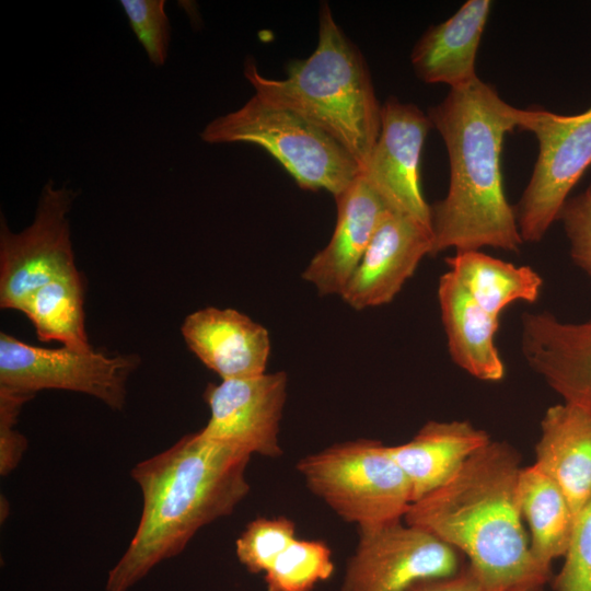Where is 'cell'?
<instances>
[{"label":"cell","mask_w":591,"mask_h":591,"mask_svg":"<svg viewBox=\"0 0 591 591\" xmlns=\"http://www.w3.org/2000/svg\"><path fill=\"white\" fill-rule=\"evenodd\" d=\"M251 456L198 431L137 463L131 476L142 511L105 591H129L158 564L181 554L198 530L231 514L250 491Z\"/></svg>","instance_id":"cell-1"},{"label":"cell","mask_w":591,"mask_h":591,"mask_svg":"<svg viewBox=\"0 0 591 591\" xmlns=\"http://www.w3.org/2000/svg\"><path fill=\"white\" fill-rule=\"evenodd\" d=\"M427 115L450 161L448 194L430 206L431 255L486 246L519 252L523 240L505 194L500 160L505 135L518 127L515 107L477 79L450 89Z\"/></svg>","instance_id":"cell-2"},{"label":"cell","mask_w":591,"mask_h":591,"mask_svg":"<svg viewBox=\"0 0 591 591\" xmlns=\"http://www.w3.org/2000/svg\"><path fill=\"white\" fill-rule=\"evenodd\" d=\"M520 455L490 441L442 486L414 501L404 517L463 553L485 591L545 586L551 571L530 549L518 496Z\"/></svg>","instance_id":"cell-3"},{"label":"cell","mask_w":591,"mask_h":591,"mask_svg":"<svg viewBox=\"0 0 591 591\" xmlns=\"http://www.w3.org/2000/svg\"><path fill=\"white\" fill-rule=\"evenodd\" d=\"M244 77L255 93L315 124L366 166L381 128V106L366 60L337 24L329 4L318 13L314 51L291 61L285 79L263 76L252 58Z\"/></svg>","instance_id":"cell-4"},{"label":"cell","mask_w":591,"mask_h":591,"mask_svg":"<svg viewBox=\"0 0 591 591\" xmlns=\"http://www.w3.org/2000/svg\"><path fill=\"white\" fill-rule=\"evenodd\" d=\"M207 143L246 142L265 149L304 190L334 197L361 172L359 164L328 134L299 113L254 95L239 109L209 121L200 132Z\"/></svg>","instance_id":"cell-5"},{"label":"cell","mask_w":591,"mask_h":591,"mask_svg":"<svg viewBox=\"0 0 591 591\" xmlns=\"http://www.w3.org/2000/svg\"><path fill=\"white\" fill-rule=\"evenodd\" d=\"M297 470L315 496L358 528L403 520L413 503L405 473L376 440L329 445L302 457Z\"/></svg>","instance_id":"cell-6"},{"label":"cell","mask_w":591,"mask_h":591,"mask_svg":"<svg viewBox=\"0 0 591 591\" xmlns=\"http://www.w3.org/2000/svg\"><path fill=\"white\" fill-rule=\"evenodd\" d=\"M518 127L538 141L532 176L514 208L523 242H540L591 165V106L576 115L515 108Z\"/></svg>","instance_id":"cell-7"},{"label":"cell","mask_w":591,"mask_h":591,"mask_svg":"<svg viewBox=\"0 0 591 591\" xmlns=\"http://www.w3.org/2000/svg\"><path fill=\"white\" fill-rule=\"evenodd\" d=\"M139 364L137 355L106 356L90 349L28 345L0 333V389L34 396L43 390H65L93 396L123 409L127 381Z\"/></svg>","instance_id":"cell-8"},{"label":"cell","mask_w":591,"mask_h":591,"mask_svg":"<svg viewBox=\"0 0 591 591\" xmlns=\"http://www.w3.org/2000/svg\"><path fill=\"white\" fill-rule=\"evenodd\" d=\"M76 193L49 181L42 189L34 221L12 232L0 221V306L20 311L25 300L51 280L77 271L68 215Z\"/></svg>","instance_id":"cell-9"},{"label":"cell","mask_w":591,"mask_h":591,"mask_svg":"<svg viewBox=\"0 0 591 591\" xmlns=\"http://www.w3.org/2000/svg\"><path fill=\"white\" fill-rule=\"evenodd\" d=\"M359 529L340 591H405L422 580L457 573L459 552L403 520Z\"/></svg>","instance_id":"cell-10"},{"label":"cell","mask_w":591,"mask_h":591,"mask_svg":"<svg viewBox=\"0 0 591 591\" xmlns=\"http://www.w3.org/2000/svg\"><path fill=\"white\" fill-rule=\"evenodd\" d=\"M287 389L288 375L283 371L210 383L204 393L210 418L200 432L250 455L280 456L279 431Z\"/></svg>","instance_id":"cell-11"},{"label":"cell","mask_w":591,"mask_h":591,"mask_svg":"<svg viewBox=\"0 0 591 591\" xmlns=\"http://www.w3.org/2000/svg\"><path fill=\"white\" fill-rule=\"evenodd\" d=\"M432 124L419 107L389 97L381 106V128L361 173L394 210L431 227L430 206L420 185L421 150Z\"/></svg>","instance_id":"cell-12"},{"label":"cell","mask_w":591,"mask_h":591,"mask_svg":"<svg viewBox=\"0 0 591 591\" xmlns=\"http://www.w3.org/2000/svg\"><path fill=\"white\" fill-rule=\"evenodd\" d=\"M431 227L393 210L382 221L340 298L355 310L387 304L431 255Z\"/></svg>","instance_id":"cell-13"},{"label":"cell","mask_w":591,"mask_h":591,"mask_svg":"<svg viewBox=\"0 0 591 591\" xmlns=\"http://www.w3.org/2000/svg\"><path fill=\"white\" fill-rule=\"evenodd\" d=\"M521 350L529 367L563 402L591 415V320L569 323L545 311L524 313Z\"/></svg>","instance_id":"cell-14"},{"label":"cell","mask_w":591,"mask_h":591,"mask_svg":"<svg viewBox=\"0 0 591 591\" xmlns=\"http://www.w3.org/2000/svg\"><path fill=\"white\" fill-rule=\"evenodd\" d=\"M334 198L332 237L311 258L302 278L320 296L340 297L378 228L394 209L361 172Z\"/></svg>","instance_id":"cell-15"},{"label":"cell","mask_w":591,"mask_h":591,"mask_svg":"<svg viewBox=\"0 0 591 591\" xmlns=\"http://www.w3.org/2000/svg\"><path fill=\"white\" fill-rule=\"evenodd\" d=\"M181 333L192 352L222 380L266 373L269 332L234 309L195 311L184 320Z\"/></svg>","instance_id":"cell-16"},{"label":"cell","mask_w":591,"mask_h":591,"mask_svg":"<svg viewBox=\"0 0 591 591\" xmlns=\"http://www.w3.org/2000/svg\"><path fill=\"white\" fill-rule=\"evenodd\" d=\"M534 464L558 485L576 520L591 499V415L566 402L548 407Z\"/></svg>","instance_id":"cell-17"},{"label":"cell","mask_w":591,"mask_h":591,"mask_svg":"<svg viewBox=\"0 0 591 591\" xmlns=\"http://www.w3.org/2000/svg\"><path fill=\"white\" fill-rule=\"evenodd\" d=\"M490 8L491 1L468 0L447 21L429 27L410 54L417 77L451 89L479 79L475 60Z\"/></svg>","instance_id":"cell-18"},{"label":"cell","mask_w":591,"mask_h":591,"mask_svg":"<svg viewBox=\"0 0 591 591\" xmlns=\"http://www.w3.org/2000/svg\"><path fill=\"white\" fill-rule=\"evenodd\" d=\"M489 434L468 421H428L408 442L389 445L405 473L413 502L445 484L480 448Z\"/></svg>","instance_id":"cell-19"},{"label":"cell","mask_w":591,"mask_h":591,"mask_svg":"<svg viewBox=\"0 0 591 591\" xmlns=\"http://www.w3.org/2000/svg\"><path fill=\"white\" fill-rule=\"evenodd\" d=\"M438 301L455 364L478 380L500 381L505 364L495 345L500 318L482 309L449 270L439 279Z\"/></svg>","instance_id":"cell-20"},{"label":"cell","mask_w":591,"mask_h":591,"mask_svg":"<svg viewBox=\"0 0 591 591\" xmlns=\"http://www.w3.org/2000/svg\"><path fill=\"white\" fill-rule=\"evenodd\" d=\"M518 496L526 521L535 560L551 571L552 563L567 553L575 517L558 485L534 463L521 467Z\"/></svg>","instance_id":"cell-21"},{"label":"cell","mask_w":591,"mask_h":591,"mask_svg":"<svg viewBox=\"0 0 591 591\" xmlns=\"http://www.w3.org/2000/svg\"><path fill=\"white\" fill-rule=\"evenodd\" d=\"M445 263L466 291L490 315L517 301L535 302L542 277L529 266H515L480 251L455 252Z\"/></svg>","instance_id":"cell-22"},{"label":"cell","mask_w":591,"mask_h":591,"mask_svg":"<svg viewBox=\"0 0 591 591\" xmlns=\"http://www.w3.org/2000/svg\"><path fill=\"white\" fill-rule=\"evenodd\" d=\"M40 341L90 349L84 325V290L79 271L56 278L34 291L22 304Z\"/></svg>","instance_id":"cell-23"},{"label":"cell","mask_w":591,"mask_h":591,"mask_svg":"<svg viewBox=\"0 0 591 591\" xmlns=\"http://www.w3.org/2000/svg\"><path fill=\"white\" fill-rule=\"evenodd\" d=\"M335 570L332 551L322 541H292L264 573L267 591H312Z\"/></svg>","instance_id":"cell-24"},{"label":"cell","mask_w":591,"mask_h":591,"mask_svg":"<svg viewBox=\"0 0 591 591\" xmlns=\"http://www.w3.org/2000/svg\"><path fill=\"white\" fill-rule=\"evenodd\" d=\"M296 523L286 517H260L250 522L235 542L239 561L252 573H265L294 541Z\"/></svg>","instance_id":"cell-25"},{"label":"cell","mask_w":591,"mask_h":591,"mask_svg":"<svg viewBox=\"0 0 591 591\" xmlns=\"http://www.w3.org/2000/svg\"><path fill=\"white\" fill-rule=\"evenodd\" d=\"M128 23L148 59L155 67L165 63L171 40V24L164 0L119 1Z\"/></svg>","instance_id":"cell-26"},{"label":"cell","mask_w":591,"mask_h":591,"mask_svg":"<svg viewBox=\"0 0 591 591\" xmlns=\"http://www.w3.org/2000/svg\"><path fill=\"white\" fill-rule=\"evenodd\" d=\"M554 591H591V499L575 520L570 543Z\"/></svg>","instance_id":"cell-27"},{"label":"cell","mask_w":591,"mask_h":591,"mask_svg":"<svg viewBox=\"0 0 591 591\" xmlns=\"http://www.w3.org/2000/svg\"><path fill=\"white\" fill-rule=\"evenodd\" d=\"M558 220L569 241L572 262L591 278V184L568 198Z\"/></svg>","instance_id":"cell-28"},{"label":"cell","mask_w":591,"mask_h":591,"mask_svg":"<svg viewBox=\"0 0 591 591\" xmlns=\"http://www.w3.org/2000/svg\"><path fill=\"white\" fill-rule=\"evenodd\" d=\"M32 396L0 389V474L8 475L20 463L27 447L26 439L15 430L22 406Z\"/></svg>","instance_id":"cell-29"},{"label":"cell","mask_w":591,"mask_h":591,"mask_svg":"<svg viewBox=\"0 0 591 591\" xmlns=\"http://www.w3.org/2000/svg\"><path fill=\"white\" fill-rule=\"evenodd\" d=\"M405 591H485L470 565L450 577L422 580L414 583Z\"/></svg>","instance_id":"cell-30"},{"label":"cell","mask_w":591,"mask_h":591,"mask_svg":"<svg viewBox=\"0 0 591 591\" xmlns=\"http://www.w3.org/2000/svg\"><path fill=\"white\" fill-rule=\"evenodd\" d=\"M543 587L544 586H534V587L526 588L522 591H543Z\"/></svg>","instance_id":"cell-31"}]
</instances>
